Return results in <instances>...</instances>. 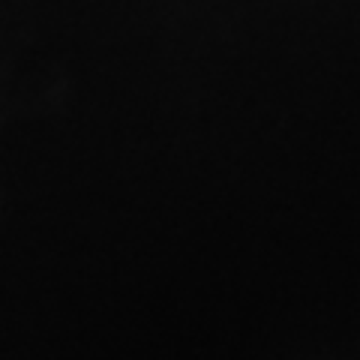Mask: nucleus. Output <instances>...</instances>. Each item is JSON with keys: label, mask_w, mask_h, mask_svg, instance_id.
<instances>
[]
</instances>
